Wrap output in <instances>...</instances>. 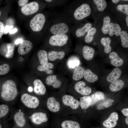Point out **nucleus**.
Returning a JSON list of instances; mask_svg holds the SVG:
<instances>
[{
    "mask_svg": "<svg viewBox=\"0 0 128 128\" xmlns=\"http://www.w3.org/2000/svg\"><path fill=\"white\" fill-rule=\"evenodd\" d=\"M103 24L101 28L102 32L105 34L108 33L110 25V18L108 16H105L103 19Z\"/></svg>",
    "mask_w": 128,
    "mask_h": 128,
    "instance_id": "nucleus-29",
    "label": "nucleus"
},
{
    "mask_svg": "<svg viewBox=\"0 0 128 128\" xmlns=\"http://www.w3.org/2000/svg\"><path fill=\"white\" fill-rule=\"evenodd\" d=\"M1 12L0 11V16L1 15Z\"/></svg>",
    "mask_w": 128,
    "mask_h": 128,
    "instance_id": "nucleus-54",
    "label": "nucleus"
},
{
    "mask_svg": "<svg viewBox=\"0 0 128 128\" xmlns=\"http://www.w3.org/2000/svg\"><path fill=\"white\" fill-rule=\"evenodd\" d=\"M21 100L23 104L29 108H36L39 104V100L37 97L28 93L23 94L21 96Z\"/></svg>",
    "mask_w": 128,
    "mask_h": 128,
    "instance_id": "nucleus-6",
    "label": "nucleus"
},
{
    "mask_svg": "<svg viewBox=\"0 0 128 128\" xmlns=\"http://www.w3.org/2000/svg\"><path fill=\"white\" fill-rule=\"evenodd\" d=\"M17 31V29L16 28H14L10 31L9 33L10 34H13L16 32Z\"/></svg>",
    "mask_w": 128,
    "mask_h": 128,
    "instance_id": "nucleus-46",
    "label": "nucleus"
},
{
    "mask_svg": "<svg viewBox=\"0 0 128 128\" xmlns=\"http://www.w3.org/2000/svg\"><path fill=\"white\" fill-rule=\"evenodd\" d=\"M65 52L63 51H57L51 50L49 52L48 54L49 59L51 61H54L57 59H61L65 55Z\"/></svg>",
    "mask_w": 128,
    "mask_h": 128,
    "instance_id": "nucleus-20",
    "label": "nucleus"
},
{
    "mask_svg": "<svg viewBox=\"0 0 128 128\" xmlns=\"http://www.w3.org/2000/svg\"><path fill=\"white\" fill-rule=\"evenodd\" d=\"M124 82L120 79H117L111 83L109 86L110 90L112 91L115 92L121 90L124 87Z\"/></svg>",
    "mask_w": 128,
    "mask_h": 128,
    "instance_id": "nucleus-24",
    "label": "nucleus"
},
{
    "mask_svg": "<svg viewBox=\"0 0 128 128\" xmlns=\"http://www.w3.org/2000/svg\"><path fill=\"white\" fill-rule=\"evenodd\" d=\"M96 32V29L95 27H91L85 37V42L87 43L91 42L93 39L94 35Z\"/></svg>",
    "mask_w": 128,
    "mask_h": 128,
    "instance_id": "nucleus-33",
    "label": "nucleus"
},
{
    "mask_svg": "<svg viewBox=\"0 0 128 128\" xmlns=\"http://www.w3.org/2000/svg\"><path fill=\"white\" fill-rule=\"evenodd\" d=\"M7 51L5 54V57L7 58H11L13 57L14 54L15 46L13 43H9L6 45Z\"/></svg>",
    "mask_w": 128,
    "mask_h": 128,
    "instance_id": "nucleus-35",
    "label": "nucleus"
},
{
    "mask_svg": "<svg viewBox=\"0 0 128 128\" xmlns=\"http://www.w3.org/2000/svg\"><path fill=\"white\" fill-rule=\"evenodd\" d=\"M119 0H112V1L114 3L116 4L118 3L119 1Z\"/></svg>",
    "mask_w": 128,
    "mask_h": 128,
    "instance_id": "nucleus-48",
    "label": "nucleus"
},
{
    "mask_svg": "<svg viewBox=\"0 0 128 128\" xmlns=\"http://www.w3.org/2000/svg\"><path fill=\"white\" fill-rule=\"evenodd\" d=\"M66 14L73 21H81L89 16L91 12L90 5L83 3L76 7H69Z\"/></svg>",
    "mask_w": 128,
    "mask_h": 128,
    "instance_id": "nucleus-2",
    "label": "nucleus"
},
{
    "mask_svg": "<svg viewBox=\"0 0 128 128\" xmlns=\"http://www.w3.org/2000/svg\"><path fill=\"white\" fill-rule=\"evenodd\" d=\"M121 31V28L118 24L110 23L108 32L109 35L112 36L115 35L116 36H120Z\"/></svg>",
    "mask_w": 128,
    "mask_h": 128,
    "instance_id": "nucleus-22",
    "label": "nucleus"
},
{
    "mask_svg": "<svg viewBox=\"0 0 128 128\" xmlns=\"http://www.w3.org/2000/svg\"><path fill=\"white\" fill-rule=\"evenodd\" d=\"M91 99V105H92L101 100L104 99L105 96L104 93L100 91L95 92L90 96Z\"/></svg>",
    "mask_w": 128,
    "mask_h": 128,
    "instance_id": "nucleus-28",
    "label": "nucleus"
},
{
    "mask_svg": "<svg viewBox=\"0 0 128 128\" xmlns=\"http://www.w3.org/2000/svg\"><path fill=\"white\" fill-rule=\"evenodd\" d=\"M125 122L127 125H128V117H127L125 119Z\"/></svg>",
    "mask_w": 128,
    "mask_h": 128,
    "instance_id": "nucleus-50",
    "label": "nucleus"
},
{
    "mask_svg": "<svg viewBox=\"0 0 128 128\" xmlns=\"http://www.w3.org/2000/svg\"><path fill=\"white\" fill-rule=\"evenodd\" d=\"M39 5L38 3L34 1L26 4L23 6L21 10L24 15H29L36 13L39 10Z\"/></svg>",
    "mask_w": 128,
    "mask_h": 128,
    "instance_id": "nucleus-8",
    "label": "nucleus"
},
{
    "mask_svg": "<svg viewBox=\"0 0 128 128\" xmlns=\"http://www.w3.org/2000/svg\"><path fill=\"white\" fill-rule=\"evenodd\" d=\"M70 34L50 35L48 42L51 46L62 47L66 45L69 39Z\"/></svg>",
    "mask_w": 128,
    "mask_h": 128,
    "instance_id": "nucleus-5",
    "label": "nucleus"
},
{
    "mask_svg": "<svg viewBox=\"0 0 128 128\" xmlns=\"http://www.w3.org/2000/svg\"><path fill=\"white\" fill-rule=\"evenodd\" d=\"M9 108L8 106L5 104L0 105V119L4 117L8 113Z\"/></svg>",
    "mask_w": 128,
    "mask_h": 128,
    "instance_id": "nucleus-37",
    "label": "nucleus"
},
{
    "mask_svg": "<svg viewBox=\"0 0 128 128\" xmlns=\"http://www.w3.org/2000/svg\"><path fill=\"white\" fill-rule=\"evenodd\" d=\"M91 96H85L81 97L79 101L80 105L82 109L86 110L91 104Z\"/></svg>",
    "mask_w": 128,
    "mask_h": 128,
    "instance_id": "nucleus-25",
    "label": "nucleus"
},
{
    "mask_svg": "<svg viewBox=\"0 0 128 128\" xmlns=\"http://www.w3.org/2000/svg\"><path fill=\"white\" fill-rule=\"evenodd\" d=\"M101 43L104 47V51L106 54L109 53L111 50L110 46L111 41L110 38L108 37H102L101 40Z\"/></svg>",
    "mask_w": 128,
    "mask_h": 128,
    "instance_id": "nucleus-30",
    "label": "nucleus"
},
{
    "mask_svg": "<svg viewBox=\"0 0 128 128\" xmlns=\"http://www.w3.org/2000/svg\"><path fill=\"white\" fill-rule=\"evenodd\" d=\"M31 121L33 124L39 125L47 122L48 120L46 114L41 112H35L30 117Z\"/></svg>",
    "mask_w": 128,
    "mask_h": 128,
    "instance_id": "nucleus-9",
    "label": "nucleus"
},
{
    "mask_svg": "<svg viewBox=\"0 0 128 128\" xmlns=\"http://www.w3.org/2000/svg\"><path fill=\"white\" fill-rule=\"evenodd\" d=\"M10 67L7 64H4L0 65V75H4L7 74L9 71Z\"/></svg>",
    "mask_w": 128,
    "mask_h": 128,
    "instance_id": "nucleus-39",
    "label": "nucleus"
},
{
    "mask_svg": "<svg viewBox=\"0 0 128 128\" xmlns=\"http://www.w3.org/2000/svg\"><path fill=\"white\" fill-rule=\"evenodd\" d=\"M109 57L111 59V64L116 67H119L123 64V59L119 57L115 52H112L110 53Z\"/></svg>",
    "mask_w": 128,
    "mask_h": 128,
    "instance_id": "nucleus-17",
    "label": "nucleus"
},
{
    "mask_svg": "<svg viewBox=\"0 0 128 128\" xmlns=\"http://www.w3.org/2000/svg\"><path fill=\"white\" fill-rule=\"evenodd\" d=\"M74 88L77 92L82 95H88L91 92V88L87 86L85 82L82 81L76 83L75 85Z\"/></svg>",
    "mask_w": 128,
    "mask_h": 128,
    "instance_id": "nucleus-11",
    "label": "nucleus"
},
{
    "mask_svg": "<svg viewBox=\"0 0 128 128\" xmlns=\"http://www.w3.org/2000/svg\"><path fill=\"white\" fill-rule=\"evenodd\" d=\"M79 63V60L78 59L70 60L68 63L69 66L70 68H74L78 66Z\"/></svg>",
    "mask_w": 128,
    "mask_h": 128,
    "instance_id": "nucleus-41",
    "label": "nucleus"
},
{
    "mask_svg": "<svg viewBox=\"0 0 128 128\" xmlns=\"http://www.w3.org/2000/svg\"><path fill=\"white\" fill-rule=\"evenodd\" d=\"M93 1L100 12L103 11L107 6V3L105 0H94Z\"/></svg>",
    "mask_w": 128,
    "mask_h": 128,
    "instance_id": "nucleus-36",
    "label": "nucleus"
},
{
    "mask_svg": "<svg viewBox=\"0 0 128 128\" xmlns=\"http://www.w3.org/2000/svg\"><path fill=\"white\" fill-rule=\"evenodd\" d=\"M46 83L48 85H52L55 88H58L61 86V82L57 79V76L55 75L49 76L46 79Z\"/></svg>",
    "mask_w": 128,
    "mask_h": 128,
    "instance_id": "nucleus-18",
    "label": "nucleus"
},
{
    "mask_svg": "<svg viewBox=\"0 0 128 128\" xmlns=\"http://www.w3.org/2000/svg\"><path fill=\"white\" fill-rule=\"evenodd\" d=\"M4 28L3 23L0 21V39L1 37L3 34Z\"/></svg>",
    "mask_w": 128,
    "mask_h": 128,
    "instance_id": "nucleus-43",
    "label": "nucleus"
},
{
    "mask_svg": "<svg viewBox=\"0 0 128 128\" xmlns=\"http://www.w3.org/2000/svg\"><path fill=\"white\" fill-rule=\"evenodd\" d=\"M122 112L124 115L125 116H128V108H124L122 110Z\"/></svg>",
    "mask_w": 128,
    "mask_h": 128,
    "instance_id": "nucleus-45",
    "label": "nucleus"
},
{
    "mask_svg": "<svg viewBox=\"0 0 128 128\" xmlns=\"http://www.w3.org/2000/svg\"><path fill=\"white\" fill-rule=\"evenodd\" d=\"M28 91H31L32 90V87H30L28 88Z\"/></svg>",
    "mask_w": 128,
    "mask_h": 128,
    "instance_id": "nucleus-52",
    "label": "nucleus"
},
{
    "mask_svg": "<svg viewBox=\"0 0 128 128\" xmlns=\"http://www.w3.org/2000/svg\"><path fill=\"white\" fill-rule=\"evenodd\" d=\"M18 94L16 85L14 81L8 80L3 83L0 94L3 100L7 102L12 101L16 98Z\"/></svg>",
    "mask_w": 128,
    "mask_h": 128,
    "instance_id": "nucleus-3",
    "label": "nucleus"
},
{
    "mask_svg": "<svg viewBox=\"0 0 128 128\" xmlns=\"http://www.w3.org/2000/svg\"><path fill=\"white\" fill-rule=\"evenodd\" d=\"M122 73L121 70L119 68H115L109 74L106 78L107 81L112 83L119 78Z\"/></svg>",
    "mask_w": 128,
    "mask_h": 128,
    "instance_id": "nucleus-19",
    "label": "nucleus"
},
{
    "mask_svg": "<svg viewBox=\"0 0 128 128\" xmlns=\"http://www.w3.org/2000/svg\"><path fill=\"white\" fill-rule=\"evenodd\" d=\"M83 76L87 81L90 82L96 81L98 79L97 76L89 69L85 70Z\"/></svg>",
    "mask_w": 128,
    "mask_h": 128,
    "instance_id": "nucleus-26",
    "label": "nucleus"
},
{
    "mask_svg": "<svg viewBox=\"0 0 128 128\" xmlns=\"http://www.w3.org/2000/svg\"><path fill=\"white\" fill-rule=\"evenodd\" d=\"M62 100L64 105L70 107L73 109H76L79 105V101L71 95H65L63 96Z\"/></svg>",
    "mask_w": 128,
    "mask_h": 128,
    "instance_id": "nucleus-10",
    "label": "nucleus"
},
{
    "mask_svg": "<svg viewBox=\"0 0 128 128\" xmlns=\"http://www.w3.org/2000/svg\"><path fill=\"white\" fill-rule=\"evenodd\" d=\"M45 1L49 4L50 7L59 6L65 3L66 0H45Z\"/></svg>",
    "mask_w": 128,
    "mask_h": 128,
    "instance_id": "nucleus-38",
    "label": "nucleus"
},
{
    "mask_svg": "<svg viewBox=\"0 0 128 128\" xmlns=\"http://www.w3.org/2000/svg\"><path fill=\"white\" fill-rule=\"evenodd\" d=\"M92 25L89 23H87L80 27H72L71 33L76 37L80 38L86 36L87 32L91 27Z\"/></svg>",
    "mask_w": 128,
    "mask_h": 128,
    "instance_id": "nucleus-7",
    "label": "nucleus"
},
{
    "mask_svg": "<svg viewBox=\"0 0 128 128\" xmlns=\"http://www.w3.org/2000/svg\"><path fill=\"white\" fill-rule=\"evenodd\" d=\"M23 41L22 39H18L15 41V43L16 44H18L19 43H20Z\"/></svg>",
    "mask_w": 128,
    "mask_h": 128,
    "instance_id": "nucleus-47",
    "label": "nucleus"
},
{
    "mask_svg": "<svg viewBox=\"0 0 128 128\" xmlns=\"http://www.w3.org/2000/svg\"><path fill=\"white\" fill-rule=\"evenodd\" d=\"M48 27L50 35L70 34L73 21L66 13H59L50 16Z\"/></svg>",
    "mask_w": 128,
    "mask_h": 128,
    "instance_id": "nucleus-1",
    "label": "nucleus"
},
{
    "mask_svg": "<svg viewBox=\"0 0 128 128\" xmlns=\"http://www.w3.org/2000/svg\"><path fill=\"white\" fill-rule=\"evenodd\" d=\"M61 126L62 128H80L78 123L70 120L64 121L62 123Z\"/></svg>",
    "mask_w": 128,
    "mask_h": 128,
    "instance_id": "nucleus-32",
    "label": "nucleus"
},
{
    "mask_svg": "<svg viewBox=\"0 0 128 128\" xmlns=\"http://www.w3.org/2000/svg\"><path fill=\"white\" fill-rule=\"evenodd\" d=\"M125 20L127 25V27H128V16L127 15L125 18Z\"/></svg>",
    "mask_w": 128,
    "mask_h": 128,
    "instance_id": "nucleus-49",
    "label": "nucleus"
},
{
    "mask_svg": "<svg viewBox=\"0 0 128 128\" xmlns=\"http://www.w3.org/2000/svg\"><path fill=\"white\" fill-rule=\"evenodd\" d=\"M0 128H4L3 125L0 122Z\"/></svg>",
    "mask_w": 128,
    "mask_h": 128,
    "instance_id": "nucleus-51",
    "label": "nucleus"
},
{
    "mask_svg": "<svg viewBox=\"0 0 128 128\" xmlns=\"http://www.w3.org/2000/svg\"><path fill=\"white\" fill-rule=\"evenodd\" d=\"M117 9L127 15H128V4H119L116 7Z\"/></svg>",
    "mask_w": 128,
    "mask_h": 128,
    "instance_id": "nucleus-40",
    "label": "nucleus"
},
{
    "mask_svg": "<svg viewBox=\"0 0 128 128\" xmlns=\"http://www.w3.org/2000/svg\"><path fill=\"white\" fill-rule=\"evenodd\" d=\"M122 45L124 48L128 47V34L126 31H121L120 34Z\"/></svg>",
    "mask_w": 128,
    "mask_h": 128,
    "instance_id": "nucleus-34",
    "label": "nucleus"
},
{
    "mask_svg": "<svg viewBox=\"0 0 128 128\" xmlns=\"http://www.w3.org/2000/svg\"><path fill=\"white\" fill-rule=\"evenodd\" d=\"M122 1H128V0H122Z\"/></svg>",
    "mask_w": 128,
    "mask_h": 128,
    "instance_id": "nucleus-53",
    "label": "nucleus"
},
{
    "mask_svg": "<svg viewBox=\"0 0 128 128\" xmlns=\"http://www.w3.org/2000/svg\"><path fill=\"white\" fill-rule=\"evenodd\" d=\"M28 0H19L18 2V5L20 6H23L28 2Z\"/></svg>",
    "mask_w": 128,
    "mask_h": 128,
    "instance_id": "nucleus-44",
    "label": "nucleus"
},
{
    "mask_svg": "<svg viewBox=\"0 0 128 128\" xmlns=\"http://www.w3.org/2000/svg\"><path fill=\"white\" fill-rule=\"evenodd\" d=\"M34 86V91L37 95H43L45 93L46 88L42 82L40 80L37 79L33 82Z\"/></svg>",
    "mask_w": 128,
    "mask_h": 128,
    "instance_id": "nucleus-15",
    "label": "nucleus"
},
{
    "mask_svg": "<svg viewBox=\"0 0 128 128\" xmlns=\"http://www.w3.org/2000/svg\"><path fill=\"white\" fill-rule=\"evenodd\" d=\"M37 56L41 65H43L48 63V54L45 50H40L38 53Z\"/></svg>",
    "mask_w": 128,
    "mask_h": 128,
    "instance_id": "nucleus-31",
    "label": "nucleus"
},
{
    "mask_svg": "<svg viewBox=\"0 0 128 128\" xmlns=\"http://www.w3.org/2000/svg\"><path fill=\"white\" fill-rule=\"evenodd\" d=\"M83 56L86 60H90L93 58L95 53V50L92 48L85 46L82 49Z\"/></svg>",
    "mask_w": 128,
    "mask_h": 128,
    "instance_id": "nucleus-21",
    "label": "nucleus"
},
{
    "mask_svg": "<svg viewBox=\"0 0 128 128\" xmlns=\"http://www.w3.org/2000/svg\"><path fill=\"white\" fill-rule=\"evenodd\" d=\"M13 26L12 25L9 26L6 25L4 28V34H7L13 28Z\"/></svg>",
    "mask_w": 128,
    "mask_h": 128,
    "instance_id": "nucleus-42",
    "label": "nucleus"
},
{
    "mask_svg": "<svg viewBox=\"0 0 128 128\" xmlns=\"http://www.w3.org/2000/svg\"><path fill=\"white\" fill-rule=\"evenodd\" d=\"M118 119V113L115 112L112 113L108 118L103 123V125L107 128H112L115 127L117 123Z\"/></svg>",
    "mask_w": 128,
    "mask_h": 128,
    "instance_id": "nucleus-12",
    "label": "nucleus"
},
{
    "mask_svg": "<svg viewBox=\"0 0 128 128\" xmlns=\"http://www.w3.org/2000/svg\"><path fill=\"white\" fill-rule=\"evenodd\" d=\"M45 15L41 13L36 14L31 20L30 26L31 29L35 32L41 31L43 28L46 21Z\"/></svg>",
    "mask_w": 128,
    "mask_h": 128,
    "instance_id": "nucleus-4",
    "label": "nucleus"
},
{
    "mask_svg": "<svg viewBox=\"0 0 128 128\" xmlns=\"http://www.w3.org/2000/svg\"><path fill=\"white\" fill-rule=\"evenodd\" d=\"M46 105L48 109L50 111L56 112L59 111L60 109L59 103L56 101L53 97H51L48 98L46 102Z\"/></svg>",
    "mask_w": 128,
    "mask_h": 128,
    "instance_id": "nucleus-14",
    "label": "nucleus"
},
{
    "mask_svg": "<svg viewBox=\"0 0 128 128\" xmlns=\"http://www.w3.org/2000/svg\"><path fill=\"white\" fill-rule=\"evenodd\" d=\"M13 118L15 124L18 127L22 128L26 125V121L23 112L19 111L16 112L14 114Z\"/></svg>",
    "mask_w": 128,
    "mask_h": 128,
    "instance_id": "nucleus-16",
    "label": "nucleus"
},
{
    "mask_svg": "<svg viewBox=\"0 0 128 128\" xmlns=\"http://www.w3.org/2000/svg\"><path fill=\"white\" fill-rule=\"evenodd\" d=\"M54 67L52 63L48 62L46 64L39 66L37 67V69L40 71L44 72L47 74H50L53 73V71L50 69H53Z\"/></svg>",
    "mask_w": 128,
    "mask_h": 128,
    "instance_id": "nucleus-27",
    "label": "nucleus"
},
{
    "mask_svg": "<svg viewBox=\"0 0 128 128\" xmlns=\"http://www.w3.org/2000/svg\"><path fill=\"white\" fill-rule=\"evenodd\" d=\"M85 69L83 67L78 66L74 70L72 76L73 79L78 81L82 78L83 77Z\"/></svg>",
    "mask_w": 128,
    "mask_h": 128,
    "instance_id": "nucleus-23",
    "label": "nucleus"
},
{
    "mask_svg": "<svg viewBox=\"0 0 128 128\" xmlns=\"http://www.w3.org/2000/svg\"><path fill=\"white\" fill-rule=\"evenodd\" d=\"M32 47V44L30 41L27 40H23L18 48V52L21 55H25L29 52Z\"/></svg>",
    "mask_w": 128,
    "mask_h": 128,
    "instance_id": "nucleus-13",
    "label": "nucleus"
}]
</instances>
